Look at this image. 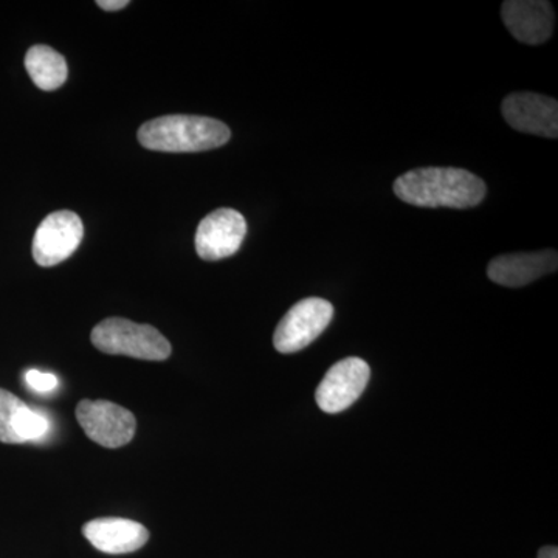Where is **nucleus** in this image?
Returning <instances> with one entry per match:
<instances>
[{
	"instance_id": "nucleus-1",
	"label": "nucleus",
	"mask_w": 558,
	"mask_h": 558,
	"mask_svg": "<svg viewBox=\"0 0 558 558\" xmlns=\"http://www.w3.org/2000/svg\"><path fill=\"white\" fill-rule=\"evenodd\" d=\"M400 201L421 208H473L484 201L486 183L461 168H418L395 182Z\"/></svg>"
},
{
	"instance_id": "nucleus-2",
	"label": "nucleus",
	"mask_w": 558,
	"mask_h": 558,
	"mask_svg": "<svg viewBox=\"0 0 558 558\" xmlns=\"http://www.w3.org/2000/svg\"><path fill=\"white\" fill-rule=\"evenodd\" d=\"M230 138L229 126L209 117H159L138 130L140 145L160 153H202L220 148Z\"/></svg>"
},
{
	"instance_id": "nucleus-3",
	"label": "nucleus",
	"mask_w": 558,
	"mask_h": 558,
	"mask_svg": "<svg viewBox=\"0 0 558 558\" xmlns=\"http://www.w3.org/2000/svg\"><path fill=\"white\" fill-rule=\"evenodd\" d=\"M92 343L105 354L126 355L161 362L171 355L170 341L149 325H137L126 318H106L92 330Z\"/></svg>"
},
{
	"instance_id": "nucleus-4",
	"label": "nucleus",
	"mask_w": 558,
	"mask_h": 558,
	"mask_svg": "<svg viewBox=\"0 0 558 558\" xmlns=\"http://www.w3.org/2000/svg\"><path fill=\"white\" fill-rule=\"evenodd\" d=\"M333 307L323 299L301 300L279 322L274 347L281 354H295L318 339L332 322Z\"/></svg>"
},
{
	"instance_id": "nucleus-5",
	"label": "nucleus",
	"mask_w": 558,
	"mask_h": 558,
	"mask_svg": "<svg viewBox=\"0 0 558 558\" xmlns=\"http://www.w3.org/2000/svg\"><path fill=\"white\" fill-rule=\"evenodd\" d=\"M76 418L87 438L106 449L128 446L137 429L134 414L108 400H81Z\"/></svg>"
},
{
	"instance_id": "nucleus-6",
	"label": "nucleus",
	"mask_w": 558,
	"mask_h": 558,
	"mask_svg": "<svg viewBox=\"0 0 558 558\" xmlns=\"http://www.w3.org/2000/svg\"><path fill=\"white\" fill-rule=\"evenodd\" d=\"M84 227L72 211L51 213L40 222L33 240V258L40 267H53L70 258L80 247Z\"/></svg>"
},
{
	"instance_id": "nucleus-7",
	"label": "nucleus",
	"mask_w": 558,
	"mask_h": 558,
	"mask_svg": "<svg viewBox=\"0 0 558 558\" xmlns=\"http://www.w3.org/2000/svg\"><path fill=\"white\" fill-rule=\"evenodd\" d=\"M371 377L368 363L363 359L348 357L336 363L326 373L315 391V400L325 413L337 414L354 405L363 395Z\"/></svg>"
},
{
	"instance_id": "nucleus-8",
	"label": "nucleus",
	"mask_w": 558,
	"mask_h": 558,
	"mask_svg": "<svg viewBox=\"0 0 558 558\" xmlns=\"http://www.w3.org/2000/svg\"><path fill=\"white\" fill-rule=\"evenodd\" d=\"M247 234V222L233 208H219L209 213L197 227V255L205 260L230 258L241 248Z\"/></svg>"
},
{
	"instance_id": "nucleus-9",
	"label": "nucleus",
	"mask_w": 558,
	"mask_h": 558,
	"mask_svg": "<svg viewBox=\"0 0 558 558\" xmlns=\"http://www.w3.org/2000/svg\"><path fill=\"white\" fill-rule=\"evenodd\" d=\"M501 112L515 131L538 137H558V102L554 98L520 92L502 101Z\"/></svg>"
},
{
	"instance_id": "nucleus-10",
	"label": "nucleus",
	"mask_w": 558,
	"mask_h": 558,
	"mask_svg": "<svg viewBox=\"0 0 558 558\" xmlns=\"http://www.w3.org/2000/svg\"><path fill=\"white\" fill-rule=\"evenodd\" d=\"M502 22L520 43L539 46L554 31V10L543 0H508L501 7Z\"/></svg>"
},
{
	"instance_id": "nucleus-11",
	"label": "nucleus",
	"mask_w": 558,
	"mask_h": 558,
	"mask_svg": "<svg viewBox=\"0 0 558 558\" xmlns=\"http://www.w3.org/2000/svg\"><path fill=\"white\" fill-rule=\"evenodd\" d=\"M557 267L556 250L515 253V255H501L492 259L487 267V277L505 288H523L535 279L554 274Z\"/></svg>"
},
{
	"instance_id": "nucleus-12",
	"label": "nucleus",
	"mask_w": 558,
	"mask_h": 558,
	"mask_svg": "<svg viewBox=\"0 0 558 558\" xmlns=\"http://www.w3.org/2000/svg\"><path fill=\"white\" fill-rule=\"evenodd\" d=\"M49 429V418L31 409L13 392L0 388V442H38L46 438Z\"/></svg>"
},
{
	"instance_id": "nucleus-13",
	"label": "nucleus",
	"mask_w": 558,
	"mask_h": 558,
	"mask_svg": "<svg viewBox=\"0 0 558 558\" xmlns=\"http://www.w3.org/2000/svg\"><path fill=\"white\" fill-rule=\"evenodd\" d=\"M83 535L95 549L110 556L135 553L149 539L148 529L126 519H97L84 524Z\"/></svg>"
},
{
	"instance_id": "nucleus-14",
	"label": "nucleus",
	"mask_w": 558,
	"mask_h": 558,
	"mask_svg": "<svg viewBox=\"0 0 558 558\" xmlns=\"http://www.w3.org/2000/svg\"><path fill=\"white\" fill-rule=\"evenodd\" d=\"M25 69L40 90L60 89L68 80V62L49 46H35L25 54Z\"/></svg>"
},
{
	"instance_id": "nucleus-15",
	"label": "nucleus",
	"mask_w": 558,
	"mask_h": 558,
	"mask_svg": "<svg viewBox=\"0 0 558 558\" xmlns=\"http://www.w3.org/2000/svg\"><path fill=\"white\" fill-rule=\"evenodd\" d=\"M25 381L36 392H50L58 387V377L54 374L31 369L25 374Z\"/></svg>"
},
{
	"instance_id": "nucleus-16",
	"label": "nucleus",
	"mask_w": 558,
	"mask_h": 558,
	"mask_svg": "<svg viewBox=\"0 0 558 558\" xmlns=\"http://www.w3.org/2000/svg\"><path fill=\"white\" fill-rule=\"evenodd\" d=\"M97 5L105 11H119L130 5V0H98Z\"/></svg>"
},
{
	"instance_id": "nucleus-17",
	"label": "nucleus",
	"mask_w": 558,
	"mask_h": 558,
	"mask_svg": "<svg viewBox=\"0 0 558 558\" xmlns=\"http://www.w3.org/2000/svg\"><path fill=\"white\" fill-rule=\"evenodd\" d=\"M537 558H558L557 546H545V548L539 549Z\"/></svg>"
}]
</instances>
